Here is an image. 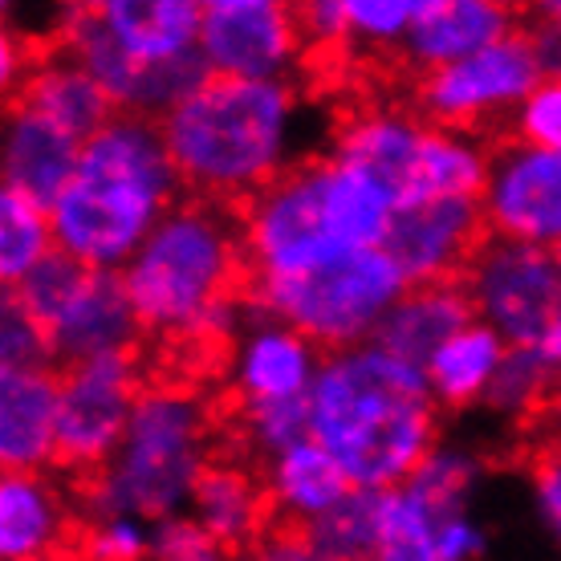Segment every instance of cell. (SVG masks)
<instances>
[{
	"instance_id": "cell-1",
	"label": "cell",
	"mask_w": 561,
	"mask_h": 561,
	"mask_svg": "<svg viewBox=\"0 0 561 561\" xmlns=\"http://www.w3.org/2000/svg\"><path fill=\"white\" fill-rule=\"evenodd\" d=\"M123 285L147 337L183 354L220 351L228 363L249 318L240 211L216 199L183 196L123 268Z\"/></svg>"
},
{
	"instance_id": "cell-2",
	"label": "cell",
	"mask_w": 561,
	"mask_h": 561,
	"mask_svg": "<svg viewBox=\"0 0 561 561\" xmlns=\"http://www.w3.org/2000/svg\"><path fill=\"white\" fill-rule=\"evenodd\" d=\"M309 432L354 489H403L439 448V403L427 370L375 342L325 354L309 391Z\"/></svg>"
},
{
	"instance_id": "cell-3",
	"label": "cell",
	"mask_w": 561,
	"mask_h": 561,
	"mask_svg": "<svg viewBox=\"0 0 561 561\" xmlns=\"http://www.w3.org/2000/svg\"><path fill=\"white\" fill-rule=\"evenodd\" d=\"M183 196L163 127L118 111L82 147L78 175L49 208L57 249L94 273H123Z\"/></svg>"
},
{
	"instance_id": "cell-4",
	"label": "cell",
	"mask_w": 561,
	"mask_h": 561,
	"mask_svg": "<svg viewBox=\"0 0 561 561\" xmlns=\"http://www.w3.org/2000/svg\"><path fill=\"white\" fill-rule=\"evenodd\" d=\"M159 127L183 192L240 208L297 163L301 94L297 82L211 78Z\"/></svg>"
},
{
	"instance_id": "cell-5",
	"label": "cell",
	"mask_w": 561,
	"mask_h": 561,
	"mask_svg": "<svg viewBox=\"0 0 561 561\" xmlns=\"http://www.w3.org/2000/svg\"><path fill=\"white\" fill-rule=\"evenodd\" d=\"M216 456V411L208 399L180 379L151 382L111 463L78 480L73 501L82 520L139 517L159 525L192 508L199 477Z\"/></svg>"
},
{
	"instance_id": "cell-6",
	"label": "cell",
	"mask_w": 561,
	"mask_h": 561,
	"mask_svg": "<svg viewBox=\"0 0 561 561\" xmlns=\"http://www.w3.org/2000/svg\"><path fill=\"white\" fill-rule=\"evenodd\" d=\"M411 285L387 249L351 253L301 277L249 280V301L268 318L294 325L318 351L337 354L375 342L382 318Z\"/></svg>"
},
{
	"instance_id": "cell-7",
	"label": "cell",
	"mask_w": 561,
	"mask_h": 561,
	"mask_svg": "<svg viewBox=\"0 0 561 561\" xmlns=\"http://www.w3.org/2000/svg\"><path fill=\"white\" fill-rule=\"evenodd\" d=\"M325 183H330V154L318 159L306 154L268 187H261L249 204H240L249 280L301 277L351 256L330 225Z\"/></svg>"
},
{
	"instance_id": "cell-8",
	"label": "cell",
	"mask_w": 561,
	"mask_h": 561,
	"mask_svg": "<svg viewBox=\"0 0 561 561\" xmlns=\"http://www.w3.org/2000/svg\"><path fill=\"white\" fill-rule=\"evenodd\" d=\"M541 82H546V73L537 66L534 42L520 21V28L505 42L463 57L456 66L415 78L411 99H415V114L427 127L484 135V130L505 127L520 111V102ZM501 139H505V130H501Z\"/></svg>"
},
{
	"instance_id": "cell-9",
	"label": "cell",
	"mask_w": 561,
	"mask_h": 561,
	"mask_svg": "<svg viewBox=\"0 0 561 561\" xmlns=\"http://www.w3.org/2000/svg\"><path fill=\"white\" fill-rule=\"evenodd\" d=\"M460 285L477 322L496 330L513 351H537L561 306L558 253L492 232L468 261Z\"/></svg>"
},
{
	"instance_id": "cell-10",
	"label": "cell",
	"mask_w": 561,
	"mask_h": 561,
	"mask_svg": "<svg viewBox=\"0 0 561 561\" xmlns=\"http://www.w3.org/2000/svg\"><path fill=\"white\" fill-rule=\"evenodd\" d=\"M142 382L139 354H102L61 370V415H57V468L78 480L94 477L118 451L135 415Z\"/></svg>"
},
{
	"instance_id": "cell-11",
	"label": "cell",
	"mask_w": 561,
	"mask_h": 561,
	"mask_svg": "<svg viewBox=\"0 0 561 561\" xmlns=\"http://www.w3.org/2000/svg\"><path fill=\"white\" fill-rule=\"evenodd\" d=\"M306 33L297 4L277 0H208L199 25V57L211 78L294 82L306 66Z\"/></svg>"
},
{
	"instance_id": "cell-12",
	"label": "cell",
	"mask_w": 561,
	"mask_h": 561,
	"mask_svg": "<svg viewBox=\"0 0 561 561\" xmlns=\"http://www.w3.org/2000/svg\"><path fill=\"white\" fill-rule=\"evenodd\" d=\"M484 220L492 237L534 249H561V151L520 139L492 142V171L484 187Z\"/></svg>"
},
{
	"instance_id": "cell-13",
	"label": "cell",
	"mask_w": 561,
	"mask_h": 561,
	"mask_svg": "<svg viewBox=\"0 0 561 561\" xmlns=\"http://www.w3.org/2000/svg\"><path fill=\"white\" fill-rule=\"evenodd\" d=\"M322 363L325 351L249 301V318L228 351V403L232 408L301 403L313 391Z\"/></svg>"
},
{
	"instance_id": "cell-14",
	"label": "cell",
	"mask_w": 561,
	"mask_h": 561,
	"mask_svg": "<svg viewBox=\"0 0 561 561\" xmlns=\"http://www.w3.org/2000/svg\"><path fill=\"white\" fill-rule=\"evenodd\" d=\"M484 240H489V220L480 199H423L394 211L382 249L415 289V285L460 280Z\"/></svg>"
},
{
	"instance_id": "cell-15",
	"label": "cell",
	"mask_w": 561,
	"mask_h": 561,
	"mask_svg": "<svg viewBox=\"0 0 561 561\" xmlns=\"http://www.w3.org/2000/svg\"><path fill=\"white\" fill-rule=\"evenodd\" d=\"M423 139H427V123L415 111L363 106V111L346 114L337 123L330 159H337L342 168L370 175L403 208L415 196V171H420Z\"/></svg>"
},
{
	"instance_id": "cell-16",
	"label": "cell",
	"mask_w": 561,
	"mask_h": 561,
	"mask_svg": "<svg viewBox=\"0 0 561 561\" xmlns=\"http://www.w3.org/2000/svg\"><path fill=\"white\" fill-rule=\"evenodd\" d=\"M517 28L520 13L496 0H427L394 57L415 82L423 73L456 66L463 57L505 42Z\"/></svg>"
},
{
	"instance_id": "cell-17",
	"label": "cell",
	"mask_w": 561,
	"mask_h": 561,
	"mask_svg": "<svg viewBox=\"0 0 561 561\" xmlns=\"http://www.w3.org/2000/svg\"><path fill=\"white\" fill-rule=\"evenodd\" d=\"M142 342L147 330L130 306L123 273H90L70 309L49 325V346L61 370L102 354H139Z\"/></svg>"
},
{
	"instance_id": "cell-18",
	"label": "cell",
	"mask_w": 561,
	"mask_h": 561,
	"mask_svg": "<svg viewBox=\"0 0 561 561\" xmlns=\"http://www.w3.org/2000/svg\"><path fill=\"white\" fill-rule=\"evenodd\" d=\"M78 501L49 472H4L0 480V553L4 561H37L66 553L78 534Z\"/></svg>"
},
{
	"instance_id": "cell-19",
	"label": "cell",
	"mask_w": 561,
	"mask_h": 561,
	"mask_svg": "<svg viewBox=\"0 0 561 561\" xmlns=\"http://www.w3.org/2000/svg\"><path fill=\"white\" fill-rule=\"evenodd\" d=\"M61 366L0 370V460L4 472H45L57 463Z\"/></svg>"
},
{
	"instance_id": "cell-20",
	"label": "cell",
	"mask_w": 561,
	"mask_h": 561,
	"mask_svg": "<svg viewBox=\"0 0 561 561\" xmlns=\"http://www.w3.org/2000/svg\"><path fill=\"white\" fill-rule=\"evenodd\" d=\"M192 517L240 561L273 525L265 472L232 451H220L199 477L196 496H192Z\"/></svg>"
},
{
	"instance_id": "cell-21",
	"label": "cell",
	"mask_w": 561,
	"mask_h": 561,
	"mask_svg": "<svg viewBox=\"0 0 561 561\" xmlns=\"http://www.w3.org/2000/svg\"><path fill=\"white\" fill-rule=\"evenodd\" d=\"M82 147L73 135L28 111L21 102L9 106L4 114V142H0V168H4V187H13L21 196L37 199L42 208H54L61 192L73 183L78 163H82Z\"/></svg>"
},
{
	"instance_id": "cell-22",
	"label": "cell",
	"mask_w": 561,
	"mask_h": 561,
	"mask_svg": "<svg viewBox=\"0 0 561 561\" xmlns=\"http://www.w3.org/2000/svg\"><path fill=\"white\" fill-rule=\"evenodd\" d=\"M13 94L21 106L57 123L78 142H90L118 114L114 102L102 94V85L57 42L49 49H42V54H28V66Z\"/></svg>"
},
{
	"instance_id": "cell-23",
	"label": "cell",
	"mask_w": 561,
	"mask_h": 561,
	"mask_svg": "<svg viewBox=\"0 0 561 561\" xmlns=\"http://www.w3.org/2000/svg\"><path fill=\"white\" fill-rule=\"evenodd\" d=\"M477 322L472 301L463 294L460 280H439V285H415L399 297V306L382 318L375 346L399 354L411 366H427L435 351L456 337L463 325Z\"/></svg>"
},
{
	"instance_id": "cell-24",
	"label": "cell",
	"mask_w": 561,
	"mask_h": 561,
	"mask_svg": "<svg viewBox=\"0 0 561 561\" xmlns=\"http://www.w3.org/2000/svg\"><path fill=\"white\" fill-rule=\"evenodd\" d=\"M111 37L142 66H163L199 49L204 4L196 0H102L94 4Z\"/></svg>"
},
{
	"instance_id": "cell-25",
	"label": "cell",
	"mask_w": 561,
	"mask_h": 561,
	"mask_svg": "<svg viewBox=\"0 0 561 561\" xmlns=\"http://www.w3.org/2000/svg\"><path fill=\"white\" fill-rule=\"evenodd\" d=\"M261 472H265L273 520H285V525H309V520L325 517L354 492L346 468L313 435L273 456Z\"/></svg>"
},
{
	"instance_id": "cell-26",
	"label": "cell",
	"mask_w": 561,
	"mask_h": 561,
	"mask_svg": "<svg viewBox=\"0 0 561 561\" xmlns=\"http://www.w3.org/2000/svg\"><path fill=\"white\" fill-rule=\"evenodd\" d=\"M505 337L489 330L484 322L463 325L460 334L448 337L435 358L423 370H427V382H432V394L439 408L448 411H468V408H484V394L496 382L501 366L508 358Z\"/></svg>"
},
{
	"instance_id": "cell-27",
	"label": "cell",
	"mask_w": 561,
	"mask_h": 561,
	"mask_svg": "<svg viewBox=\"0 0 561 561\" xmlns=\"http://www.w3.org/2000/svg\"><path fill=\"white\" fill-rule=\"evenodd\" d=\"M489 171L492 147L484 142V135L427 127L411 204H423V199H484Z\"/></svg>"
},
{
	"instance_id": "cell-28",
	"label": "cell",
	"mask_w": 561,
	"mask_h": 561,
	"mask_svg": "<svg viewBox=\"0 0 561 561\" xmlns=\"http://www.w3.org/2000/svg\"><path fill=\"white\" fill-rule=\"evenodd\" d=\"M382 508L387 492L354 489L342 505L301 529L322 561H375L382 546Z\"/></svg>"
},
{
	"instance_id": "cell-29",
	"label": "cell",
	"mask_w": 561,
	"mask_h": 561,
	"mask_svg": "<svg viewBox=\"0 0 561 561\" xmlns=\"http://www.w3.org/2000/svg\"><path fill=\"white\" fill-rule=\"evenodd\" d=\"M558 375L561 370L549 366V358L541 351H508L501 375L484 394V408L492 415H501V420L546 427Z\"/></svg>"
},
{
	"instance_id": "cell-30",
	"label": "cell",
	"mask_w": 561,
	"mask_h": 561,
	"mask_svg": "<svg viewBox=\"0 0 561 561\" xmlns=\"http://www.w3.org/2000/svg\"><path fill=\"white\" fill-rule=\"evenodd\" d=\"M57 249L54 216L37 199L0 187V280L13 289Z\"/></svg>"
},
{
	"instance_id": "cell-31",
	"label": "cell",
	"mask_w": 561,
	"mask_h": 561,
	"mask_svg": "<svg viewBox=\"0 0 561 561\" xmlns=\"http://www.w3.org/2000/svg\"><path fill=\"white\" fill-rule=\"evenodd\" d=\"M90 273H94V268L78 265L73 256H66L61 249H54V253L45 256L42 265L33 268L25 280H16L13 289H4V297H9L13 306L25 309L28 318L49 334V325L70 309V301L78 297V289L85 285Z\"/></svg>"
},
{
	"instance_id": "cell-32",
	"label": "cell",
	"mask_w": 561,
	"mask_h": 561,
	"mask_svg": "<svg viewBox=\"0 0 561 561\" xmlns=\"http://www.w3.org/2000/svg\"><path fill=\"white\" fill-rule=\"evenodd\" d=\"M427 0H346V33L351 49L366 54H399L415 16Z\"/></svg>"
},
{
	"instance_id": "cell-33",
	"label": "cell",
	"mask_w": 561,
	"mask_h": 561,
	"mask_svg": "<svg viewBox=\"0 0 561 561\" xmlns=\"http://www.w3.org/2000/svg\"><path fill=\"white\" fill-rule=\"evenodd\" d=\"M78 553L82 561H151V525L139 517L78 520Z\"/></svg>"
},
{
	"instance_id": "cell-34",
	"label": "cell",
	"mask_w": 561,
	"mask_h": 561,
	"mask_svg": "<svg viewBox=\"0 0 561 561\" xmlns=\"http://www.w3.org/2000/svg\"><path fill=\"white\" fill-rule=\"evenodd\" d=\"M0 358H4V370H49V366H57L49 334L9 297L0 306Z\"/></svg>"
},
{
	"instance_id": "cell-35",
	"label": "cell",
	"mask_w": 561,
	"mask_h": 561,
	"mask_svg": "<svg viewBox=\"0 0 561 561\" xmlns=\"http://www.w3.org/2000/svg\"><path fill=\"white\" fill-rule=\"evenodd\" d=\"M151 561H237L196 517H171L151 525Z\"/></svg>"
},
{
	"instance_id": "cell-36",
	"label": "cell",
	"mask_w": 561,
	"mask_h": 561,
	"mask_svg": "<svg viewBox=\"0 0 561 561\" xmlns=\"http://www.w3.org/2000/svg\"><path fill=\"white\" fill-rule=\"evenodd\" d=\"M529 480H534V505L546 534L561 546V432H549L534 444L529 456Z\"/></svg>"
},
{
	"instance_id": "cell-37",
	"label": "cell",
	"mask_w": 561,
	"mask_h": 561,
	"mask_svg": "<svg viewBox=\"0 0 561 561\" xmlns=\"http://www.w3.org/2000/svg\"><path fill=\"white\" fill-rule=\"evenodd\" d=\"M505 139H520L529 147H546V151H561V82H541L520 102V111L513 114V130Z\"/></svg>"
},
{
	"instance_id": "cell-38",
	"label": "cell",
	"mask_w": 561,
	"mask_h": 561,
	"mask_svg": "<svg viewBox=\"0 0 561 561\" xmlns=\"http://www.w3.org/2000/svg\"><path fill=\"white\" fill-rule=\"evenodd\" d=\"M240 561H322L309 546V537L301 525H285V520H273L265 529V537L256 541Z\"/></svg>"
},
{
	"instance_id": "cell-39",
	"label": "cell",
	"mask_w": 561,
	"mask_h": 561,
	"mask_svg": "<svg viewBox=\"0 0 561 561\" xmlns=\"http://www.w3.org/2000/svg\"><path fill=\"white\" fill-rule=\"evenodd\" d=\"M525 16H529V21H525V33H529V42H534L537 66H541V73H546L549 82H561V21L541 13L537 4Z\"/></svg>"
},
{
	"instance_id": "cell-40",
	"label": "cell",
	"mask_w": 561,
	"mask_h": 561,
	"mask_svg": "<svg viewBox=\"0 0 561 561\" xmlns=\"http://www.w3.org/2000/svg\"><path fill=\"white\" fill-rule=\"evenodd\" d=\"M537 351L546 354L549 366H558L561 370V306H558V313H553V322H549V330H546V337H541V346H537Z\"/></svg>"
},
{
	"instance_id": "cell-41",
	"label": "cell",
	"mask_w": 561,
	"mask_h": 561,
	"mask_svg": "<svg viewBox=\"0 0 561 561\" xmlns=\"http://www.w3.org/2000/svg\"><path fill=\"white\" fill-rule=\"evenodd\" d=\"M546 427H549V432H561V375H558V387H553V403H549Z\"/></svg>"
},
{
	"instance_id": "cell-42",
	"label": "cell",
	"mask_w": 561,
	"mask_h": 561,
	"mask_svg": "<svg viewBox=\"0 0 561 561\" xmlns=\"http://www.w3.org/2000/svg\"><path fill=\"white\" fill-rule=\"evenodd\" d=\"M537 9H541V13H549V16H558V21H561V0H549V4H537Z\"/></svg>"
},
{
	"instance_id": "cell-43",
	"label": "cell",
	"mask_w": 561,
	"mask_h": 561,
	"mask_svg": "<svg viewBox=\"0 0 561 561\" xmlns=\"http://www.w3.org/2000/svg\"><path fill=\"white\" fill-rule=\"evenodd\" d=\"M37 561H82L78 553H54V558H37Z\"/></svg>"
},
{
	"instance_id": "cell-44",
	"label": "cell",
	"mask_w": 561,
	"mask_h": 561,
	"mask_svg": "<svg viewBox=\"0 0 561 561\" xmlns=\"http://www.w3.org/2000/svg\"><path fill=\"white\" fill-rule=\"evenodd\" d=\"M558 268H561V249H558Z\"/></svg>"
}]
</instances>
